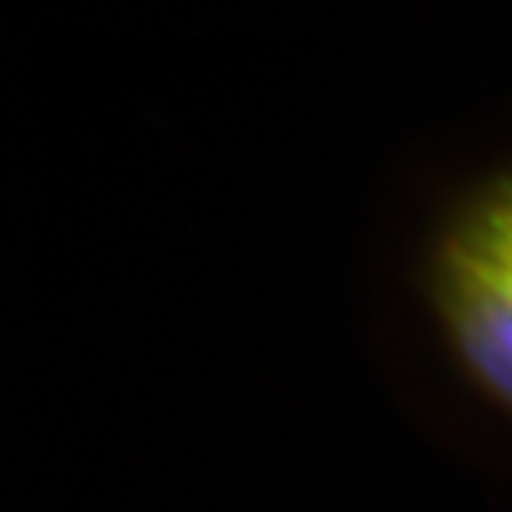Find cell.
Here are the masks:
<instances>
[{
  "mask_svg": "<svg viewBox=\"0 0 512 512\" xmlns=\"http://www.w3.org/2000/svg\"><path fill=\"white\" fill-rule=\"evenodd\" d=\"M427 303L466 384L512 420V164L473 185L438 224Z\"/></svg>",
  "mask_w": 512,
  "mask_h": 512,
  "instance_id": "cell-1",
  "label": "cell"
}]
</instances>
